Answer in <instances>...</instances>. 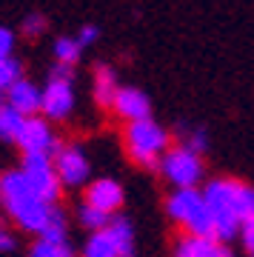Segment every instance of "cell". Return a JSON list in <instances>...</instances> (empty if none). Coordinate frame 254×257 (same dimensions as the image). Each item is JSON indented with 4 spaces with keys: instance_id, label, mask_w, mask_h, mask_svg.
Returning <instances> with one entry per match:
<instances>
[{
    "instance_id": "1",
    "label": "cell",
    "mask_w": 254,
    "mask_h": 257,
    "mask_svg": "<svg viewBox=\"0 0 254 257\" xmlns=\"http://www.w3.org/2000/svg\"><path fill=\"white\" fill-rule=\"evenodd\" d=\"M206 206L214 217L217 240H231L243 226V220L254 217V189L237 180H211L206 186Z\"/></svg>"
},
{
    "instance_id": "2",
    "label": "cell",
    "mask_w": 254,
    "mask_h": 257,
    "mask_svg": "<svg viewBox=\"0 0 254 257\" xmlns=\"http://www.w3.org/2000/svg\"><path fill=\"white\" fill-rule=\"evenodd\" d=\"M0 200L9 209V214L18 220L20 229L26 231H40L52 217V206L40 200V194L32 189L29 177L23 172H6L0 175Z\"/></svg>"
},
{
    "instance_id": "3",
    "label": "cell",
    "mask_w": 254,
    "mask_h": 257,
    "mask_svg": "<svg viewBox=\"0 0 254 257\" xmlns=\"http://www.w3.org/2000/svg\"><path fill=\"white\" fill-rule=\"evenodd\" d=\"M169 217L177 223H183L189 229L191 237H206V240H217V229H214V217H211L206 197L197 189H180L174 192L166 203Z\"/></svg>"
},
{
    "instance_id": "4",
    "label": "cell",
    "mask_w": 254,
    "mask_h": 257,
    "mask_svg": "<svg viewBox=\"0 0 254 257\" xmlns=\"http://www.w3.org/2000/svg\"><path fill=\"white\" fill-rule=\"evenodd\" d=\"M126 146H129V155L135 157L143 169H157L160 166V152L169 146V135H166V128L157 126L155 120L129 123Z\"/></svg>"
},
{
    "instance_id": "5",
    "label": "cell",
    "mask_w": 254,
    "mask_h": 257,
    "mask_svg": "<svg viewBox=\"0 0 254 257\" xmlns=\"http://www.w3.org/2000/svg\"><path fill=\"white\" fill-rule=\"evenodd\" d=\"M23 175L29 177L32 189L40 194V200H46L49 206L60 197V177L52 166L49 152H26L23 155Z\"/></svg>"
},
{
    "instance_id": "6",
    "label": "cell",
    "mask_w": 254,
    "mask_h": 257,
    "mask_svg": "<svg viewBox=\"0 0 254 257\" xmlns=\"http://www.w3.org/2000/svg\"><path fill=\"white\" fill-rule=\"evenodd\" d=\"M160 169H163V175L169 177L174 186H180V189H194V186L200 183V177H203L200 155H194V152L186 149V146L166 152V157L160 160Z\"/></svg>"
},
{
    "instance_id": "7",
    "label": "cell",
    "mask_w": 254,
    "mask_h": 257,
    "mask_svg": "<svg viewBox=\"0 0 254 257\" xmlns=\"http://www.w3.org/2000/svg\"><path fill=\"white\" fill-rule=\"evenodd\" d=\"M74 106V92H72V80H57L52 77L49 86L43 92V111L49 120H63Z\"/></svg>"
},
{
    "instance_id": "8",
    "label": "cell",
    "mask_w": 254,
    "mask_h": 257,
    "mask_svg": "<svg viewBox=\"0 0 254 257\" xmlns=\"http://www.w3.org/2000/svg\"><path fill=\"white\" fill-rule=\"evenodd\" d=\"M55 172L60 177V183L80 186L89 177V160L80 149H60L55 155Z\"/></svg>"
},
{
    "instance_id": "9",
    "label": "cell",
    "mask_w": 254,
    "mask_h": 257,
    "mask_svg": "<svg viewBox=\"0 0 254 257\" xmlns=\"http://www.w3.org/2000/svg\"><path fill=\"white\" fill-rule=\"evenodd\" d=\"M86 206L106 211V214L117 211L123 206V186L117 180H111V177H100L86 189Z\"/></svg>"
},
{
    "instance_id": "10",
    "label": "cell",
    "mask_w": 254,
    "mask_h": 257,
    "mask_svg": "<svg viewBox=\"0 0 254 257\" xmlns=\"http://www.w3.org/2000/svg\"><path fill=\"white\" fill-rule=\"evenodd\" d=\"M15 143L23 149V155H26V152H52L55 138H52V132H49V126H46V120L26 117V123L20 126Z\"/></svg>"
},
{
    "instance_id": "11",
    "label": "cell",
    "mask_w": 254,
    "mask_h": 257,
    "mask_svg": "<svg viewBox=\"0 0 254 257\" xmlns=\"http://www.w3.org/2000/svg\"><path fill=\"white\" fill-rule=\"evenodd\" d=\"M111 109L117 111L123 120H129V123H140V120H149L152 106H149V97H146L140 89L126 86V89H120V92H117L114 106H111Z\"/></svg>"
},
{
    "instance_id": "12",
    "label": "cell",
    "mask_w": 254,
    "mask_h": 257,
    "mask_svg": "<svg viewBox=\"0 0 254 257\" xmlns=\"http://www.w3.org/2000/svg\"><path fill=\"white\" fill-rule=\"evenodd\" d=\"M6 103L12 109H18L23 117H35L37 109H43V92L37 89L35 83H29L20 77L9 92H6Z\"/></svg>"
},
{
    "instance_id": "13",
    "label": "cell",
    "mask_w": 254,
    "mask_h": 257,
    "mask_svg": "<svg viewBox=\"0 0 254 257\" xmlns=\"http://www.w3.org/2000/svg\"><path fill=\"white\" fill-rule=\"evenodd\" d=\"M117 92L120 86H117V77H114V69L106 63H97L94 66V100L100 106H114Z\"/></svg>"
},
{
    "instance_id": "14",
    "label": "cell",
    "mask_w": 254,
    "mask_h": 257,
    "mask_svg": "<svg viewBox=\"0 0 254 257\" xmlns=\"http://www.w3.org/2000/svg\"><path fill=\"white\" fill-rule=\"evenodd\" d=\"M223 246H217V240L206 237H183L174 248V257H220Z\"/></svg>"
},
{
    "instance_id": "15",
    "label": "cell",
    "mask_w": 254,
    "mask_h": 257,
    "mask_svg": "<svg viewBox=\"0 0 254 257\" xmlns=\"http://www.w3.org/2000/svg\"><path fill=\"white\" fill-rule=\"evenodd\" d=\"M83 254L86 257H120V251H117L114 237L109 234V229H103V231H97V234H91L89 237Z\"/></svg>"
},
{
    "instance_id": "16",
    "label": "cell",
    "mask_w": 254,
    "mask_h": 257,
    "mask_svg": "<svg viewBox=\"0 0 254 257\" xmlns=\"http://www.w3.org/2000/svg\"><path fill=\"white\" fill-rule=\"evenodd\" d=\"M23 123H26V117H23L18 109H12L9 103L0 106V138L3 140H15L18 138V132H20Z\"/></svg>"
},
{
    "instance_id": "17",
    "label": "cell",
    "mask_w": 254,
    "mask_h": 257,
    "mask_svg": "<svg viewBox=\"0 0 254 257\" xmlns=\"http://www.w3.org/2000/svg\"><path fill=\"white\" fill-rule=\"evenodd\" d=\"M109 234L114 237V243H117L120 257H132V248H135V237H132V226H129V223L123 220V217H120V220H111Z\"/></svg>"
},
{
    "instance_id": "18",
    "label": "cell",
    "mask_w": 254,
    "mask_h": 257,
    "mask_svg": "<svg viewBox=\"0 0 254 257\" xmlns=\"http://www.w3.org/2000/svg\"><path fill=\"white\" fill-rule=\"evenodd\" d=\"M40 240L55 243V246H63L66 243V220H63V214H60L57 209H52V217H49V223H46V229L40 231Z\"/></svg>"
},
{
    "instance_id": "19",
    "label": "cell",
    "mask_w": 254,
    "mask_h": 257,
    "mask_svg": "<svg viewBox=\"0 0 254 257\" xmlns=\"http://www.w3.org/2000/svg\"><path fill=\"white\" fill-rule=\"evenodd\" d=\"M55 57H57V63H66V66L77 63V57H80L77 40H74V37H57L55 40Z\"/></svg>"
},
{
    "instance_id": "20",
    "label": "cell",
    "mask_w": 254,
    "mask_h": 257,
    "mask_svg": "<svg viewBox=\"0 0 254 257\" xmlns=\"http://www.w3.org/2000/svg\"><path fill=\"white\" fill-rule=\"evenodd\" d=\"M80 223L86 226V229H91V231H103V229H109L111 226V217L106 214V211H100V209L83 206L80 209Z\"/></svg>"
},
{
    "instance_id": "21",
    "label": "cell",
    "mask_w": 254,
    "mask_h": 257,
    "mask_svg": "<svg viewBox=\"0 0 254 257\" xmlns=\"http://www.w3.org/2000/svg\"><path fill=\"white\" fill-rule=\"evenodd\" d=\"M20 80V63L15 57L0 60V92H9L12 86Z\"/></svg>"
},
{
    "instance_id": "22",
    "label": "cell",
    "mask_w": 254,
    "mask_h": 257,
    "mask_svg": "<svg viewBox=\"0 0 254 257\" xmlns=\"http://www.w3.org/2000/svg\"><path fill=\"white\" fill-rule=\"evenodd\" d=\"M32 257H74L69 243L63 246H55V243H46V240H37L35 246H32Z\"/></svg>"
},
{
    "instance_id": "23",
    "label": "cell",
    "mask_w": 254,
    "mask_h": 257,
    "mask_svg": "<svg viewBox=\"0 0 254 257\" xmlns=\"http://www.w3.org/2000/svg\"><path fill=\"white\" fill-rule=\"evenodd\" d=\"M43 29H46V18H43V15L32 12V15H26V18H23V35H26V37L43 35Z\"/></svg>"
},
{
    "instance_id": "24",
    "label": "cell",
    "mask_w": 254,
    "mask_h": 257,
    "mask_svg": "<svg viewBox=\"0 0 254 257\" xmlns=\"http://www.w3.org/2000/svg\"><path fill=\"white\" fill-rule=\"evenodd\" d=\"M12 49H15V35H12L9 29L0 26V60L12 57Z\"/></svg>"
},
{
    "instance_id": "25",
    "label": "cell",
    "mask_w": 254,
    "mask_h": 257,
    "mask_svg": "<svg viewBox=\"0 0 254 257\" xmlns=\"http://www.w3.org/2000/svg\"><path fill=\"white\" fill-rule=\"evenodd\" d=\"M97 37H100V29L97 26H83L80 32H77V37H74V40H77V46L83 49V46H91Z\"/></svg>"
},
{
    "instance_id": "26",
    "label": "cell",
    "mask_w": 254,
    "mask_h": 257,
    "mask_svg": "<svg viewBox=\"0 0 254 257\" xmlns=\"http://www.w3.org/2000/svg\"><path fill=\"white\" fill-rule=\"evenodd\" d=\"M240 237H243L245 248L254 254V217H248V220H243V226H240Z\"/></svg>"
},
{
    "instance_id": "27",
    "label": "cell",
    "mask_w": 254,
    "mask_h": 257,
    "mask_svg": "<svg viewBox=\"0 0 254 257\" xmlns=\"http://www.w3.org/2000/svg\"><path fill=\"white\" fill-rule=\"evenodd\" d=\"M186 149H191L194 155H200V152L206 149V132H200V128H197V132L189 138V146H186Z\"/></svg>"
},
{
    "instance_id": "28",
    "label": "cell",
    "mask_w": 254,
    "mask_h": 257,
    "mask_svg": "<svg viewBox=\"0 0 254 257\" xmlns=\"http://www.w3.org/2000/svg\"><path fill=\"white\" fill-rule=\"evenodd\" d=\"M52 77H57V80H72V66L57 63V66H55V72H52Z\"/></svg>"
},
{
    "instance_id": "29",
    "label": "cell",
    "mask_w": 254,
    "mask_h": 257,
    "mask_svg": "<svg viewBox=\"0 0 254 257\" xmlns=\"http://www.w3.org/2000/svg\"><path fill=\"white\" fill-rule=\"evenodd\" d=\"M15 248V240H12V234H6V231L0 229V251H12Z\"/></svg>"
}]
</instances>
